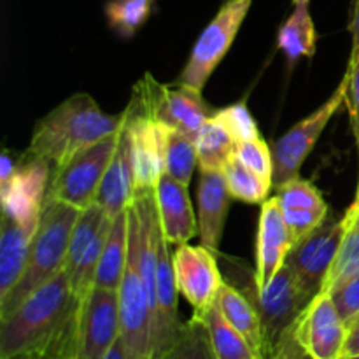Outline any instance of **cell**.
Returning <instances> with one entry per match:
<instances>
[{
  "mask_svg": "<svg viewBox=\"0 0 359 359\" xmlns=\"http://www.w3.org/2000/svg\"><path fill=\"white\" fill-rule=\"evenodd\" d=\"M294 242L280 210L277 196L262 203L256 235V290H263L286 265Z\"/></svg>",
  "mask_w": 359,
  "mask_h": 359,
  "instance_id": "obj_15",
  "label": "cell"
},
{
  "mask_svg": "<svg viewBox=\"0 0 359 359\" xmlns=\"http://www.w3.org/2000/svg\"><path fill=\"white\" fill-rule=\"evenodd\" d=\"M342 359H359V353L358 354H353V356H346V358H342Z\"/></svg>",
  "mask_w": 359,
  "mask_h": 359,
  "instance_id": "obj_45",
  "label": "cell"
},
{
  "mask_svg": "<svg viewBox=\"0 0 359 359\" xmlns=\"http://www.w3.org/2000/svg\"><path fill=\"white\" fill-rule=\"evenodd\" d=\"M212 118L214 121L219 123L230 133L235 144L262 137L259 135L258 125H256V119L252 118V114L248 109V104L244 100L228 105L224 109H219V111L214 112Z\"/></svg>",
  "mask_w": 359,
  "mask_h": 359,
  "instance_id": "obj_33",
  "label": "cell"
},
{
  "mask_svg": "<svg viewBox=\"0 0 359 359\" xmlns=\"http://www.w3.org/2000/svg\"><path fill=\"white\" fill-rule=\"evenodd\" d=\"M349 32L351 35H353V51H359V0H353Z\"/></svg>",
  "mask_w": 359,
  "mask_h": 359,
  "instance_id": "obj_40",
  "label": "cell"
},
{
  "mask_svg": "<svg viewBox=\"0 0 359 359\" xmlns=\"http://www.w3.org/2000/svg\"><path fill=\"white\" fill-rule=\"evenodd\" d=\"M172 359H217L209 332L200 319L182 323Z\"/></svg>",
  "mask_w": 359,
  "mask_h": 359,
  "instance_id": "obj_32",
  "label": "cell"
},
{
  "mask_svg": "<svg viewBox=\"0 0 359 359\" xmlns=\"http://www.w3.org/2000/svg\"><path fill=\"white\" fill-rule=\"evenodd\" d=\"M104 359H128V358H126L125 347H123L121 339H118V342H116L114 346H112V349L109 351L107 356H105Z\"/></svg>",
  "mask_w": 359,
  "mask_h": 359,
  "instance_id": "obj_41",
  "label": "cell"
},
{
  "mask_svg": "<svg viewBox=\"0 0 359 359\" xmlns=\"http://www.w3.org/2000/svg\"><path fill=\"white\" fill-rule=\"evenodd\" d=\"M359 353V318L349 325V333H347V344H346V356H353Z\"/></svg>",
  "mask_w": 359,
  "mask_h": 359,
  "instance_id": "obj_39",
  "label": "cell"
},
{
  "mask_svg": "<svg viewBox=\"0 0 359 359\" xmlns=\"http://www.w3.org/2000/svg\"><path fill=\"white\" fill-rule=\"evenodd\" d=\"M235 140L230 133L214 121L210 116L196 137V154H198L200 170L223 172L226 161L233 156Z\"/></svg>",
  "mask_w": 359,
  "mask_h": 359,
  "instance_id": "obj_25",
  "label": "cell"
},
{
  "mask_svg": "<svg viewBox=\"0 0 359 359\" xmlns=\"http://www.w3.org/2000/svg\"><path fill=\"white\" fill-rule=\"evenodd\" d=\"M119 142V132L74 154L51 174L46 198L84 210L97 202L98 189Z\"/></svg>",
  "mask_w": 359,
  "mask_h": 359,
  "instance_id": "obj_6",
  "label": "cell"
},
{
  "mask_svg": "<svg viewBox=\"0 0 359 359\" xmlns=\"http://www.w3.org/2000/svg\"><path fill=\"white\" fill-rule=\"evenodd\" d=\"M35 231L27 230L2 214L0 228V300L11 293L27 266Z\"/></svg>",
  "mask_w": 359,
  "mask_h": 359,
  "instance_id": "obj_20",
  "label": "cell"
},
{
  "mask_svg": "<svg viewBox=\"0 0 359 359\" xmlns=\"http://www.w3.org/2000/svg\"><path fill=\"white\" fill-rule=\"evenodd\" d=\"M223 174L231 198L245 203H263L269 198L270 186H273L272 181H266L245 168L235 156L226 161Z\"/></svg>",
  "mask_w": 359,
  "mask_h": 359,
  "instance_id": "obj_27",
  "label": "cell"
},
{
  "mask_svg": "<svg viewBox=\"0 0 359 359\" xmlns=\"http://www.w3.org/2000/svg\"><path fill=\"white\" fill-rule=\"evenodd\" d=\"M177 290L200 318L217 302L223 276L217 266L216 252L200 245L181 244L172 255Z\"/></svg>",
  "mask_w": 359,
  "mask_h": 359,
  "instance_id": "obj_12",
  "label": "cell"
},
{
  "mask_svg": "<svg viewBox=\"0 0 359 359\" xmlns=\"http://www.w3.org/2000/svg\"><path fill=\"white\" fill-rule=\"evenodd\" d=\"M198 154H196V140L186 133L172 130L168 132L167 158H165V172L181 184L188 186L193 177Z\"/></svg>",
  "mask_w": 359,
  "mask_h": 359,
  "instance_id": "obj_30",
  "label": "cell"
},
{
  "mask_svg": "<svg viewBox=\"0 0 359 359\" xmlns=\"http://www.w3.org/2000/svg\"><path fill=\"white\" fill-rule=\"evenodd\" d=\"M231 286L241 290L258 309L263 326L265 359L276 349L284 333L293 328L297 319L314 298V294L302 286L298 277L287 265H284L263 290H256L255 273L248 284L242 283Z\"/></svg>",
  "mask_w": 359,
  "mask_h": 359,
  "instance_id": "obj_5",
  "label": "cell"
},
{
  "mask_svg": "<svg viewBox=\"0 0 359 359\" xmlns=\"http://www.w3.org/2000/svg\"><path fill=\"white\" fill-rule=\"evenodd\" d=\"M330 294H332L333 304L337 305L346 325L349 326L351 323L356 321L359 318V273Z\"/></svg>",
  "mask_w": 359,
  "mask_h": 359,
  "instance_id": "obj_36",
  "label": "cell"
},
{
  "mask_svg": "<svg viewBox=\"0 0 359 359\" xmlns=\"http://www.w3.org/2000/svg\"><path fill=\"white\" fill-rule=\"evenodd\" d=\"M79 212L76 207L46 198L23 276L11 293L0 300V321L13 314L39 287L65 270L70 235Z\"/></svg>",
  "mask_w": 359,
  "mask_h": 359,
  "instance_id": "obj_3",
  "label": "cell"
},
{
  "mask_svg": "<svg viewBox=\"0 0 359 359\" xmlns=\"http://www.w3.org/2000/svg\"><path fill=\"white\" fill-rule=\"evenodd\" d=\"M154 191L163 238L174 245L188 244L198 235V219L193 212L188 186L177 182L165 172Z\"/></svg>",
  "mask_w": 359,
  "mask_h": 359,
  "instance_id": "obj_17",
  "label": "cell"
},
{
  "mask_svg": "<svg viewBox=\"0 0 359 359\" xmlns=\"http://www.w3.org/2000/svg\"><path fill=\"white\" fill-rule=\"evenodd\" d=\"M153 7L154 0H107L105 18L119 37L130 39L149 20Z\"/></svg>",
  "mask_w": 359,
  "mask_h": 359,
  "instance_id": "obj_29",
  "label": "cell"
},
{
  "mask_svg": "<svg viewBox=\"0 0 359 359\" xmlns=\"http://www.w3.org/2000/svg\"><path fill=\"white\" fill-rule=\"evenodd\" d=\"M51 174L53 168L48 161L25 153L13 179L0 184L4 216L27 230L37 231Z\"/></svg>",
  "mask_w": 359,
  "mask_h": 359,
  "instance_id": "obj_11",
  "label": "cell"
},
{
  "mask_svg": "<svg viewBox=\"0 0 359 359\" xmlns=\"http://www.w3.org/2000/svg\"><path fill=\"white\" fill-rule=\"evenodd\" d=\"M79 302L62 270L0 321V359L46 353L76 316Z\"/></svg>",
  "mask_w": 359,
  "mask_h": 359,
  "instance_id": "obj_1",
  "label": "cell"
},
{
  "mask_svg": "<svg viewBox=\"0 0 359 359\" xmlns=\"http://www.w3.org/2000/svg\"><path fill=\"white\" fill-rule=\"evenodd\" d=\"M16 168H18V163L16 160H14L13 154H11V151L4 149L2 156H0V184L9 182L11 179H13Z\"/></svg>",
  "mask_w": 359,
  "mask_h": 359,
  "instance_id": "obj_38",
  "label": "cell"
},
{
  "mask_svg": "<svg viewBox=\"0 0 359 359\" xmlns=\"http://www.w3.org/2000/svg\"><path fill=\"white\" fill-rule=\"evenodd\" d=\"M346 77L339 84L332 97L325 102L319 109H316L311 116L298 121L290 132L284 133L279 140L272 144L273 158V188L286 184L293 179L300 177V168L309 154L314 149L316 142L319 140L321 133L328 126L330 119L335 116L340 105L346 102Z\"/></svg>",
  "mask_w": 359,
  "mask_h": 359,
  "instance_id": "obj_8",
  "label": "cell"
},
{
  "mask_svg": "<svg viewBox=\"0 0 359 359\" xmlns=\"http://www.w3.org/2000/svg\"><path fill=\"white\" fill-rule=\"evenodd\" d=\"M347 212H349L353 217H359V186H358V191H356V198H354L353 205L347 209Z\"/></svg>",
  "mask_w": 359,
  "mask_h": 359,
  "instance_id": "obj_43",
  "label": "cell"
},
{
  "mask_svg": "<svg viewBox=\"0 0 359 359\" xmlns=\"http://www.w3.org/2000/svg\"><path fill=\"white\" fill-rule=\"evenodd\" d=\"M128 241L130 228L128 210H126V212L119 214L116 219H112L111 230H109L107 241H105L104 251H102L100 263H98L95 287L111 291L119 290L126 265H128Z\"/></svg>",
  "mask_w": 359,
  "mask_h": 359,
  "instance_id": "obj_22",
  "label": "cell"
},
{
  "mask_svg": "<svg viewBox=\"0 0 359 359\" xmlns=\"http://www.w3.org/2000/svg\"><path fill=\"white\" fill-rule=\"evenodd\" d=\"M128 109L149 116L154 121L186 133L195 140L207 119L212 116L202 91L181 83H177V86H165L151 74L137 81Z\"/></svg>",
  "mask_w": 359,
  "mask_h": 359,
  "instance_id": "obj_4",
  "label": "cell"
},
{
  "mask_svg": "<svg viewBox=\"0 0 359 359\" xmlns=\"http://www.w3.org/2000/svg\"><path fill=\"white\" fill-rule=\"evenodd\" d=\"M231 195L223 172L200 170L198 182V237L203 248L219 252Z\"/></svg>",
  "mask_w": 359,
  "mask_h": 359,
  "instance_id": "obj_19",
  "label": "cell"
},
{
  "mask_svg": "<svg viewBox=\"0 0 359 359\" xmlns=\"http://www.w3.org/2000/svg\"><path fill=\"white\" fill-rule=\"evenodd\" d=\"M276 196L294 244L323 224L330 214L321 191L305 179L297 177L279 186L276 188Z\"/></svg>",
  "mask_w": 359,
  "mask_h": 359,
  "instance_id": "obj_16",
  "label": "cell"
},
{
  "mask_svg": "<svg viewBox=\"0 0 359 359\" xmlns=\"http://www.w3.org/2000/svg\"><path fill=\"white\" fill-rule=\"evenodd\" d=\"M294 6H309L311 4V0H293Z\"/></svg>",
  "mask_w": 359,
  "mask_h": 359,
  "instance_id": "obj_44",
  "label": "cell"
},
{
  "mask_svg": "<svg viewBox=\"0 0 359 359\" xmlns=\"http://www.w3.org/2000/svg\"><path fill=\"white\" fill-rule=\"evenodd\" d=\"M266 359H314V358H312L311 354L302 347V344L298 342L297 337H294V330L291 328L284 333V337L279 340L276 349L270 353V356Z\"/></svg>",
  "mask_w": 359,
  "mask_h": 359,
  "instance_id": "obj_37",
  "label": "cell"
},
{
  "mask_svg": "<svg viewBox=\"0 0 359 359\" xmlns=\"http://www.w3.org/2000/svg\"><path fill=\"white\" fill-rule=\"evenodd\" d=\"M252 0H224L216 16L196 39L179 83L202 91L209 77L233 44Z\"/></svg>",
  "mask_w": 359,
  "mask_h": 359,
  "instance_id": "obj_7",
  "label": "cell"
},
{
  "mask_svg": "<svg viewBox=\"0 0 359 359\" xmlns=\"http://www.w3.org/2000/svg\"><path fill=\"white\" fill-rule=\"evenodd\" d=\"M196 319L205 325L217 359H259L248 340L224 318L217 302Z\"/></svg>",
  "mask_w": 359,
  "mask_h": 359,
  "instance_id": "obj_24",
  "label": "cell"
},
{
  "mask_svg": "<svg viewBox=\"0 0 359 359\" xmlns=\"http://www.w3.org/2000/svg\"><path fill=\"white\" fill-rule=\"evenodd\" d=\"M346 102L347 111H349L351 118V128H353L354 142L358 147V156H359V51H351L349 67L346 72Z\"/></svg>",
  "mask_w": 359,
  "mask_h": 359,
  "instance_id": "obj_35",
  "label": "cell"
},
{
  "mask_svg": "<svg viewBox=\"0 0 359 359\" xmlns=\"http://www.w3.org/2000/svg\"><path fill=\"white\" fill-rule=\"evenodd\" d=\"M125 128L132 149L137 189H154L165 174L167 140L170 128L149 116L125 109Z\"/></svg>",
  "mask_w": 359,
  "mask_h": 359,
  "instance_id": "obj_14",
  "label": "cell"
},
{
  "mask_svg": "<svg viewBox=\"0 0 359 359\" xmlns=\"http://www.w3.org/2000/svg\"><path fill=\"white\" fill-rule=\"evenodd\" d=\"M13 359H60L56 356V353L53 351H46V353H37V354H28V356H20Z\"/></svg>",
  "mask_w": 359,
  "mask_h": 359,
  "instance_id": "obj_42",
  "label": "cell"
},
{
  "mask_svg": "<svg viewBox=\"0 0 359 359\" xmlns=\"http://www.w3.org/2000/svg\"><path fill=\"white\" fill-rule=\"evenodd\" d=\"M125 112L105 114L88 93H76L39 119L27 154L42 158L53 170L63 167L74 154L123 128Z\"/></svg>",
  "mask_w": 359,
  "mask_h": 359,
  "instance_id": "obj_2",
  "label": "cell"
},
{
  "mask_svg": "<svg viewBox=\"0 0 359 359\" xmlns=\"http://www.w3.org/2000/svg\"><path fill=\"white\" fill-rule=\"evenodd\" d=\"M346 214L349 217L347 231L319 293H332L359 273V217H353L347 210Z\"/></svg>",
  "mask_w": 359,
  "mask_h": 359,
  "instance_id": "obj_26",
  "label": "cell"
},
{
  "mask_svg": "<svg viewBox=\"0 0 359 359\" xmlns=\"http://www.w3.org/2000/svg\"><path fill=\"white\" fill-rule=\"evenodd\" d=\"M347 224V214L335 216L330 212L323 224L293 245L287 256L286 265L293 270L302 286L314 297L321 291L323 283L339 255Z\"/></svg>",
  "mask_w": 359,
  "mask_h": 359,
  "instance_id": "obj_9",
  "label": "cell"
},
{
  "mask_svg": "<svg viewBox=\"0 0 359 359\" xmlns=\"http://www.w3.org/2000/svg\"><path fill=\"white\" fill-rule=\"evenodd\" d=\"M118 339V291L93 287L79 304L72 359H104Z\"/></svg>",
  "mask_w": 359,
  "mask_h": 359,
  "instance_id": "obj_10",
  "label": "cell"
},
{
  "mask_svg": "<svg viewBox=\"0 0 359 359\" xmlns=\"http://www.w3.org/2000/svg\"><path fill=\"white\" fill-rule=\"evenodd\" d=\"M133 196H135V170H133L128 133L123 123V128L119 130L118 147L102 179L95 203L102 207L109 219H116L119 214L128 210Z\"/></svg>",
  "mask_w": 359,
  "mask_h": 359,
  "instance_id": "obj_18",
  "label": "cell"
},
{
  "mask_svg": "<svg viewBox=\"0 0 359 359\" xmlns=\"http://www.w3.org/2000/svg\"><path fill=\"white\" fill-rule=\"evenodd\" d=\"M217 304H219L221 312L224 318L231 323L235 330L244 337L252 347L259 359H265V349H263V326L262 318H259L258 309L255 307L251 300L231 286L230 283L224 280L221 286L219 297H217Z\"/></svg>",
  "mask_w": 359,
  "mask_h": 359,
  "instance_id": "obj_21",
  "label": "cell"
},
{
  "mask_svg": "<svg viewBox=\"0 0 359 359\" xmlns=\"http://www.w3.org/2000/svg\"><path fill=\"white\" fill-rule=\"evenodd\" d=\"M233 156L249 168L251 172L258 174L259 177L272 181L273 175V158H272V147L258 137V139L245 140V142L235 144Z\"/></svg>",
  "mask_w": 359,
  "mask_h": 359,
  "instance_id": "obj_34",
  "label": "cell"
},
{
  "mask_svg": "<svg viewBox=\"0 0 359 359\" xmlns=\"http://www.w3.org/2000/svg\"><path fill=\"white\" fill-rule=\"evenodd\" d=\"M107 216L102 210V207L98 203H93L88 209L81 210L79 217H77L76 224L72 228V235H70L69 242V252H67V272H72L74 266L77 265V262L81 259L83 252L90 248V244L93 242V238L97 237V233L100 231L102 224L105 223Z\"/></svg>",
  "mask_w": 359,
  "mask_h": 359,
  "instance_id": "obj_31",
  "label": "cell"
},
{
  "mask_svg": "<svg viewBox=\"0 0 359 359\" xmlns=\"http://www.w3.org/2000/svg\"><path fill=\"white\" fill-rule=\"evenodd\" d=\"M316 42H318V34L309 6H294L291 16L279 28L277 48L286 55L290 65H294L304 56L307 58L314 56Z\"/></svg>",
  "mask_w": 359,
  "mask_h": 359,
  "instance_id": "obj_23",
  "label": "cell"
},
{
  "mask_svg": "<svg viewBox=\"0 0 359 359\" xmlns=\"http://www.w3.org/2000/svg\"><path fill=\"white\" fill-rule=\"evenodd\" d=\"M294 337L314 359H342L349 326L330 293H318L293 326Z\"/></svg>",
  "mask_w": 359,
  "mask_h": 359,
  "instance_id": "obj_13",
  "label": "cell"
},
{
  "mask_svg": "<svg viewBox=\"0 0 359 359\" xmlns=\"http://www.w3.org/2000/svg\"><path fill=\"white\" fill-rule=\"evenodd\" d=\"M111 224H112V219H109L107 217L105 223L102 224L100 231L97 233V237H95L93 242L90 244V248L83 252V256H81V259L77 262V265L74 266L72 272L69 273L70 287H72V293L77 302H83L95 287L98 263H100L102 251H104V245H105V241H107Z\"/></svg>",
  "mask_w": 359,
  "mask_h": 359,
  "instance_id": "obj_28",
  "label": "cell"
}]
</instances>
